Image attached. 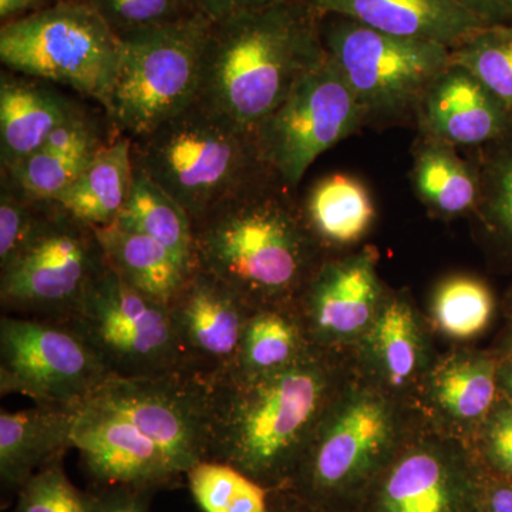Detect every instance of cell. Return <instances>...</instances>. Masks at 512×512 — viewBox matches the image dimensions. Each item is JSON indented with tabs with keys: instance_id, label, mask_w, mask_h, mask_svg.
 Instances as JSON below:
<instances>
[{
	"instance_id": "ba28073f",
	"label": "cell",
	"mask_w": 512,
	"mask_h": 512,
	"mask_svg": "<svg viewBox=\"0 0 512 512\" xmlns=\"http://www.w3.org/2000/svg\"><path fill=\"white\" fill-rule=\"evenodd\" d=\"M107 266L96 229L56 201H43L35 228L0 268V302L15 316L66 322Z\"/></svg>"
},
{
	"instance_id": "9a60e30c",
	"label": "cell",
	"mask_w": 512,
	"mask_h": 512,
	"mask_svg": "<svg viewBox=\"0 0 512 512\" xmlns=\"http://www.w3.org/2000/svg\"><path fill=\"white\" fill-rule=\"evenodd\" d=\"M188 372L212 379L231 373L252 309L215 276L195 268L170 305Z\"/></svg>"
},
{
	"instance_id": "f35d334b",
	"label": "cell",
	"mask_w": 512,
	"mask_h": 512,
	"mask_svg": "<svg viewBox=\"0 0 512 512\" xmlns=\"http://www.w3.org/2000/svg\"><path fill=\"white\" fill-rule=\"evenodd\" d=\"M151 491L133 488H94L90 512H148Z\"/></svg>"
},
{
	"instance_id": "484cf974",
	"label": "cell",
	"mask_w": 512,
	"mask_h": 512,
	"mask_svg": "<svg viewBox=\"0 0 512 512\" xmlns=\"http://www.w3.org/2000/svg\"><path fill=\"white\" fill-rule=\"evenodd\" d=\"M114 224L156 239L194 271V229L190 215L136 165L130 194Z\"/></svg>"
},
{
	"instance_id": "d590c367",
	"label": "cell",
	"mask_w": 512,
	"mask_h": 512,
	"mask_svg": "<svg viewBox=\"0 0 512 512\" xmlns=\"http://www.w3.org/2000/svg\"><path fill=\"white\" fill-rule=\"evenodd\" d=\"M120 39L167 25L183 12L173 0H86ZM191 16V15H190Z\"/></svg>"
},
{
	"instance_id": "7c38bea8",
	"label": "cell",
	"mask_w": 512,
	"mask_h": 512,
	"mask_svg": "<svg viewBox=\"0 0 512 512\" xmlns=\"http://www.w3.org/2000/svg\"><path fill=\"white\" fill-rule=\"evenodd\" d=\"M109 369L66 322L3 316L0 320V392L35 404L74 407L110 377Z\"/></svg>"
},
{
	"instance_id": "8d00e7d4",
	"label": "cell",
	"mask_w": 512,
	"mask_h": 512,
	"mask_svg": "<svg viewBox=\"0 0 512 512\" xmlns=\"http://www.w3.org/2000/svg\"><path fill=\"white\" fill-rule=\"evenodd\" d=\"M43 200H33L2 175L0 190V268L15 256L35 228Z\"/></svg>"
},
{
	"instance_id": "bcb514c9",
	"label": "cell",
	"mask_w": 512,
	"mask_h": 512,
	"mask_svg": "<svg viewBox=\"0 0 512 512\" xmlns=\"http://www.w3.org/2000/svg\"><path fill=\"white\" fill-rule=\"evenodd\" d=\"M501 375H503L501 377H503L505 389H507L512 396V360L510 363H508L507 366L504 367L503 373H501Z\"/></svg>"
},
{
	"instance_id": "5bb4252c",
	"label": "cell",
	"mask_w": 512,
	"mask_h": 512,
	"mask_svg": "<svg viewBox=\"0 0 512 512\" xmlns=\"http://www.w3.org/2000/svg\"><path fill=\"white\" fill-rule=\"evenodd\" d=\"M72 447L94 488L124 487L151 491L180 484L161 448L123 414L84 399L77 404Z\"/></svg>"
},
{
	"instance_id": "7402d4cb",
	"label": "cell",
	"mask_w": 512,
	"mask_h": 512,
	"mask_svg": "<svg viewBox=\"0 0 512 512\" xmlns=\"http://www.w3.org/2000/svg\"><path fill=\"white\" fill-rule=\"evenodd\" d=\"M94 229L110 268L138 292L170 306L192 271L156 239L116 224Z\"/></svg>"
},
{
	"instance_id": "cb8c5ba5",
	"label": "cell",
	"mask_w": 512,
	"mask_h": 512,
	"mask_svg": "<svg viewBox=\"0 0 512 512\" xmlns=\"http://www.w3.org/2000/svg\"><path fill=\"white\" fill-rule=\"evenodd\" d=\"M309 228L322 247H348L365 237L376 218L366 185L349 174L320 178L302 204Z\"/></svg>"
},
{
	"instance_id": "ab89813d",
	"label": "cell",
	"mask_w": 512,
	"mask_h": 512,
	"mask_svg": "<svg viewBox=\"0 0 512 512\" xmlns=\"http://www.w3.org/2000/svg\"><path fill=\"white\" fill-rule=\"evenodd\" d=\"M288 0H200V13L211 22L269 8Z\"/></svg>"
},
{
	"instance_id": "60d3db41",
	"label": "cell",
	"mask_w": 512,
	"mask_h": 512,
	"mask_svg": "<svg viewBox=\"0 0 512 512\" xmlns=\"http://www.w3.org/2000/svg\"><path fill=\"white\" fill-rule=\"evenodd\" d=\"M485 26L511 25L512 0H456Z\"/></svg>"
},
{
	"instance_id": "ee69618b",
	"label": "cell",
	"mask_w": 512,
	"mask_h": 512,
	"mask_svg": "<svg viewBox=\"0 0 512 512\" xmlns=\"http://www.w3.org/2000/svg\"><path fill=\"white\" fill-rule=\"evenodd\" d=\"M284 491V490H282ZM288 493V491H286ZM291 494V493H289ZM269 512H323L318 508L312 507V505L306 504L305 501L299 500L298 497L291 494V503H285L284 505H269Z\"/></svg>"
},
{
	"instance_id": "8992f818",
	"label": "cell",
	"mask_w": 512,
	"mask_h": 512,
	"mask_svg": "<svg viewBox=\"0 0 512 512\" xmlns=\"http://www.w3.org/2000/svg\"><path fill=\"white\" fill-rule=\"evenodd\" d=\"M120 57V37L86 0H62L0 28L3 69L69 87L101 107Z\"/></svg>"
},
{
	"instance_id": "3957f363",
	"label": "cell",
	"mask_w": 512,
	"mask_h": 512,
	"mask_svg": "<svg viewBox=\"0 0 512 512\" xmlns=\"http://www.w3.org/2000/svg\"><path fill=\"white\" fill-rule=\"evenodd\" d=\"M325 59L319 16L305 0L211 22L198 101L255 130Z\"/></svg>"
},
{
	"instance_id": "6da1fadb",
	"label": "cell",
	"mask_w": 512,
	"mask_h": 512,
	"mask_svg": "<svg viewBox=\"0 0 512 512\" xmlns=\"http://www.w3.org/2000/svg\"><path fill=\"white\" fill-rule=\"evenodd\" d=\"M208 458L237 468L269 491L285 490L323 414L333 377L322 349L285 369L207 379Z\"/></svg>"
},
{
	"instance_id": "74e56055",
	"label": "cell",
	"mask_w": 512,
	"mask_h": 512,
	"mask_svg": "<svg viewBox=\"0 0 512 512\" xmlns=\"http://www.w3.org/2000/svg\"><path fill=\"white\" fill-rule=\"evenodd\" d=\"M485 451L498 470L512 477V404L498 407L488 419Z\"/></svg>"
},
{
	"instance_id": "f1b7e54d",
	"label": "cell",
	"mask_w": 512,
	"mask_h": 512,
	"mask_svg": "<svg viewBox=\"0 0 512 512\" xmlns=\"http://www.w3.org/2000/svg\"><path fill=\"white\" fill-rule=\"evenodd\" d=\"M497 389V370L485 357L448 360L431 382V393L448 416L460 421L483 419L490 412Z\"/></svg>"
},
{
	"instance_id": "52a82bcc",
	"label": "cell",
	"mask_w": 512,
	"mask_h": 512,
	"mask_svg": "<svg viewBox=\"0 0 512 512\" xmlns=\"http://www.w3.org/2000/svg\"><path fill=\"white\" fill-rule=\"evenodd\" d=\"M320 37L365 117L397 121L416 113L423 94L451 63V49L387 35L339 16H319Z\"/></svg>"
},
{
	"instance_id": "4dcf8cb0",
	"label": "cell",
	"mask_w": 512,
	"mask_h": 512,
	"mask_svg": "<svg viewBox=\"0 0 512 512\" xmlns=\"http://www.w3.org/2000/svg\"><path fill=\"white\" fill-rule=\"evenodd\" d=\"M104 146L70 150L43 144L19 164L2 171V175L33 200L55 201Z\"/></svg>"
},
{
	"instance_id": "277c9868",
	"label": "cell",
	"mask_w": 512,
	"mask_h": 512,
	"mask_svg": "<svg viewBox=\"0 0 512 512\" xmlns=\"http://www.w3.org/2000/svg\"><path fill=\"white\" fill-rule=\"evenodd\" d=\"M133 164L200 220L232 195L274 174L255 130L201 101L131 140Z\"/></svg>"
},
{
	"instance_id": "9c48e42d",
	"label": "cell",
	"mask_w": 512,
	"mask_h": 512,
	"mask_svg": "<svg viewBox=\"0 0 512 512\" xmlns=\"http://www.w3.org/2000/svg\"><path fill=\"white\" fill-rule=\"evenodd\" d=\"M66 323L96 350L111 376L188 372L170 306L138 292L109 264Z\"/></svg>"
},
{
	"instance_id": "836d02e7",
	"label": "cell",
	"mask_w": 512,
	"mask_h": 512,
	"mask_svg": "<svg viewBox=\"0 0 512 512\" xmlns=\"http://www.w3.org/2000/svg\"><path fill=\"white\" fill-rule=\"evenodd\" d=\"M477 170L480 177L477 211L491 231L512 247V133L487 146Z\"/></svg>"
},
{
	"instance_id": "30bf717a",
	"label": "cell",
	"mask_w": 512,
	"mask_h": 512,
	"mask_svg": "<svg viewBox=\"0 0 512 512\" xmlns=\"http://www.w3.org/2000/svg\"><path fill=\"white\" fill-rule=\"evenodd\" d=\"M393 440L392 409L382 397L360 393L330 403L284 491L326 512L379 476Z\"/></svg>"
},
{
	"instance_id": "2e32d148",
	"label": "cell",
	"mask_w": 512,
	"mask_h": 512,
	"mask_svg": "<svg viewBox=\"0 0 512 512\" xmlns=\"http://www.w3.org/2000/svg\"><path fill=\"white\" fill-rule=\"evenodd\" d=\"M379 303L375 258L363 252L320 262L293 309L309 343L322 349L366 329L376 319Z\"/></svg>"
},
{
	"instance_id": "ac0fdd59",
	"label": "cell",
	"mask_w": 512,
	"mask_h": 512,
	"mask_svg": "<svg viewBox=\"0 0 512 512\" xmlns=\"http://www.w3.org/2000/svg\"><path fill=\"white\" fill-rule=\"evenodd\" d=\"M375 480L369 512H473L476 503L466 466L437 447L407 451Z\"/></svg>"
},
{
	"instance_id": "f6af8a7d",
	"label": "cell",
	"mask_w": 512,
	"mask_h": 512,
	"mask_svg": "<svg viewBox=\"0 0 512 512\" xmlns=\"http://www.w3.org/2000/svg\"><path fill=\"white\" fill-rule=\"evenodd\" d=\"M173 2L184 15L190 16L200 13V0H173Z\"/></svg>"
},
{
	"instance_id": "b9f144b4",
	"label": "cell",
	"mask_w": 512,
	"mask_h": 512,
	"mask_svg": "<svg viewBox=\"0 0 512 512\" xmlns=\"http://www.w3.org/2000/svg\"><path fill=\"white\" fill-rule=\"evenodd\" d=\"M59 2L62 0H0V22L5 25L13 20L35 15Z\"/></svg>"
},
{
	"instance_id": "e0dca14e",
	"label": "cell",
	"mask_w": 512,
	"mask_h": 512,
	"mask_svg": "<svg viewBox=\"0 0 512 512\" xmlns=\"http://www.w3.org/2000/svg\"><path fill=\"white\" fill-rule=\"evenodd\" d=\"M423 136L448 146L487 147L512 133V114L464 67L450 63L416 110Z\"/></svg>"
},
{
	"instance_id": "e575fe53",
	"label": "cell",
	"mask_w": 512,
	"mask_h": 512,
	"mask_svg": "<svg viewBox=\"0 0 512 512\" xmlns=\"http://www.w3.org/2000/svg\"><path fill=\"white\" fill-rule=\"evenodd\" d=\"M13 512H90L92 495L74 487L62 461L37 471L18 491Z\"/></svg>"
},
{
	"instance_id": "7a4b0ae2",
	"label": "cell",
	"mask_w": 512,
	"mask_h": 512,
	"mask_svg": "<svg viewBox=\"0 0 512 512\" xmlns=\"http://www.w3.org/2000/svg\"><path fill=\"white\" fill-rule=\"evenodd\" d=\"M192 229L195 268L252 309L292 306L322 262L302 204L275 174L222 201Z\"/></svg>"
},
{
	"instance_id": "d6986e66",
	"label": "cell",
	"mask_w": 512,
	"mask_h": 512,
	"mask_svg": "<svg viewBox=\"0 0 512 512\" xmlns=\"http://www.w3.org/2000/svg\"><path fill=\"white\" fill-rule=\"evenodd\" d=\"M318 16H339L387 33L453 49L485 28L456 0H305Z\"/></svg>"
},
{
	"instance_id": "d6a6232c",
	"label": "cell",
	"mask_w": 512,
	"mask_h": 512,
	"mask_svg": "<svg viewBox=\"0 0 512 512\" xmlns=\"http://www.w3.org/2000/svg\"><path fill=\"white\" fill-rule=\"evenodd\" d=\"M434 318L446 335L470 339L480 335L494 312L490 288L473 276H451L434 293Z\"/></svg>"
},
{
	"instance_id": "7bdbcfd3",
	"label": "cell",
	"mask_w": 512,
	"mask_h": 512,
	"mask_svg": "<svg viewBox=\"0 0 512 512\" xmlns=\"http://www.w3.org/2000/svg\"><path fill=\"white\" fill-rule=\"evenodd\" d=\"M488 512H512V488L498 485L491 490L487 501Z\"/></svg>"
},
{
	"instance_id": "83f0119b",
	"label": "cell",
	"mask_w": 512,
	"mask_h": 512,
	"mask_svg": "<svg viewBox=\"0 0 512 512\" xmlns=\"http://www.w3.org/2000/svg\"><path fill=\"white\" fill-rule=\"evenodd\" d=\"M370 349L392 386L409 382L421 366L423 339L412 306L403 299L384 303L373 320Z\"/></svg>"
},
{
	"instance_id": "4fadbf2b",
	"label": "cell",
	"mask_w": 512,
	"mask_h": 512,
	"mask_svg": "<svg viewBox=\"0 0 512 512\" xmlns=\"http://www.w3.org/2000/svg\"><path fill=\"white\" fill-rule=\"evenodd\" d=\"M89 399L126 416L180 476L208 458L207 379L190 372L107 377Z\"/></svg>"
},
{
	"instance_id": "ffe728a7",
	"label": "cell",
	"mask_w": 512,
	"mask_h": 512,
	"mask_svg": "<svg viewBox=\"0 0 512 512\" xmlns=\"http://www.w3.org/2000/svg\"><path fill=\"white\" fill-rule=\"evenodd\" d=\"M56 84L3 69L0 73V163L19 164L79 109Z\"/></svg>"
},
{
	"instance_id": "5b68a950",
	"label": "cell",
	"mask_w": 512,
	"mask_h": 512,
	"mask_svg": "<svg viewBox=\"0 0 512 512\" xmlns=\"http://www.w3.org/2000/svg\"><path fill=\"white\" fill-rule=\"evenodd\" d=\"M211 20L202 13L124 37L103 109L117 137L150 133L198 100Z\"/></svg>"
},
{
	"instance_id": "d4e9b609",
	"label": "cell",
	"mask_w": 512,
	"mask_h": 512,
	"mask_svg": "<svg viewBox=\"0 0 512 512\" xmlns=\"http://www.w3.org/2000/svg\"><path fill=\"white\" fill-rule=\"evenodd\" d=\"M413 184L424 205L439 217L454 218L477 210L480 177L453 146L423 136L414 150Z\"/></svg>"
},
{
	"instance_id": "44dd1931",
	"label": "cell",
	"mask_w": 512,
	"mask_h": 512,
	"mask_svg": "<svg viewBox=\"0 0 512 512\" xmlns=\"http://www.w3.org/2000/svg\"><path fill=\"white\" fill-rule=\"evenodd\" d=\"M76 407L35 404L19 412L0 413V478L19 491L37 471L62 461L72 448Z\"/></svg>"
},
{
	"instance_id": "f546056e",
	"label": "cell",
	"mask_w": 512,
	"mask_h": 512,
	"mask_svg": "<svg viewBox=\"0 0 512 512\" xmlns=\"http://www.w3.org/2000/svg\"><path fill=\"white\" fill-rule=\"evenodd\" d=\"M185 477L202 512H269L271 491L228 464L202 460Z\"/></svg>"
},
{
	"instance_id": "4316f807",
	"label": "cell",
	"mask_w": 512,
	"mask_h": 512,
	"mask_svg": "<svg viewBox=\"0 0 512 512\" xmlns=\"http://www.w3.org/2000/svg\"><path fill=\"white\" fill-rule=\"evenodd\" d=\"M309 348L312 345L293 305L255 309L245 328L237 365L228 375L276 372L291 366Z\"/></svg>"
},
{
	"instance_id": "603a6c76",
	"label": "cell",
	"mask_w": 512,
	"mask_h": 512,
	"mask_svg": "<svg viewBox=\"0 0 512 512\" xmlns=\"http://www.w3.org/2000/svg\"><path fill=\"white\" fill-rule=\"evenodd\" d=\"M133 175L131 140L116 137L97 151L79 177L55 201L94 228L109 227L126 204Z\"/></svg>"
},
{
	"instance_id": "1f68e13d",
	"label": "cell",
	"mask_w": 512,
	"mask_h": 512,
	"mask_svg": "<svg viewBox=\"0 0 512 512\" xmlns=\"http://www.w3.org/2000/svg\"><path fill=\"white\" fill-rule=\"evenodd\" d=\"M451 63L476 76L512 114V23L477 30L451 49Z\"/></svg>"
},
{
	"instance_id": "8fae6325",
	"label": "cell",
	"mask_w": 512,
	"mask_h": 512,
	"mask_svg": "<svg viewBox=\"0 0 512 512\" xmlns=\"http://www.w3.org/2000/svg\"><path fill=\"white\" fill-rule=\"evenodd\" d=\"M365 124L338 67L326 59L296 83L284 103L255 128L272 173L295 190L316 158Z\"/></svg>"
}]
</instances>
